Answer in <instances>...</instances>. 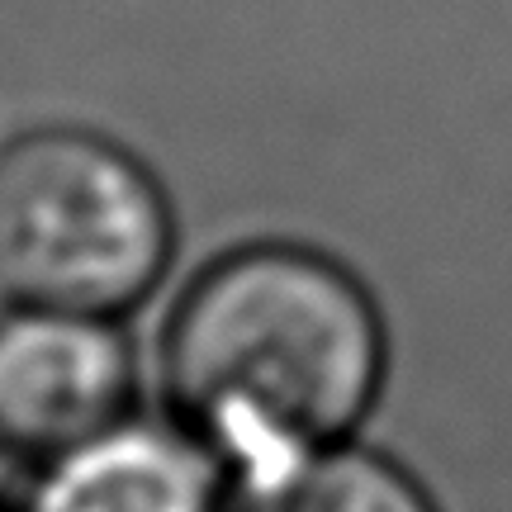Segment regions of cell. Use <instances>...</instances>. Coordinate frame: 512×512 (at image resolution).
Listing matches in <instances>:
<instances>
[{
	"mask_svg": "<svg viewBox=\"0 0 512 512\" xmlns=\"http://www.w3.org/2000/svg\"><path fill=\"white\" fill-rule=\"evenodd\" d=\"M380 361V323L361 285L294 247L219 261L166 332L176 408L247 489L323 456L366 413Z\"/></svg>",
	"mask_w": 512,
	"mask_h": 512,
	"instance_id": "1",
	"label": "cell"
},
{
	"mask_svg": "<svg viewBox=\"0 0 512 512\" xmlns=\"http://www.w3.org/2000/svg\"><path fill=\"white\" fill-rule=\"evenodd\" d=\"M166 252L162 190L114 143L43 128L0 152V294L24 309H128Z\"/></svg>",
	"mask_w": 512,
	"mask_h": 512,
	"instance_id": "2",
	"label": "cell"
},
{
	"mask_svg": "<svg viewBox=\"0 0 512 512\" xmlns=\"http://www.w3.org/2000/svg\"><path fill=\"white\" fill-rule=\"evenodd\" d=\"M128 351L91 313L24 309L0 323V446L62 460L119 427Z\"/></svg>",
	"mask_w": 512,
	"mask_h": 512,
	"instance_id": "3",
	"label": "cell"
},
{
	"mask_svg": "<svg viewBox=\"0 0 512 512\" xmlns=\"http://www.w3.org/2000/svg\"><path fill=\"white\" fill-rule=\"evenodd\" d=\"M29 512H214V489L185 441L114 427L53 460Z\"/></svg>",
	"mask_w": 512,
	"mask_h": 512,
	"instance_id": "4",
	"label": "cell"
},
{
	"mask_svg": "<svg viewBox=\"0 0 512 512\" xmlns=\"http://www.w3.org/2000/svg\"><path fill=\"white\" fill-rule=\"evenodd\" d=\"M242 512H432L413 479L361 451H323L247 489Z\"/></svg>",
	"mask_w": 512,
	"mask_h": 512,
	"instance_id": "5",
	"label": "cell"
}]
</instances>
